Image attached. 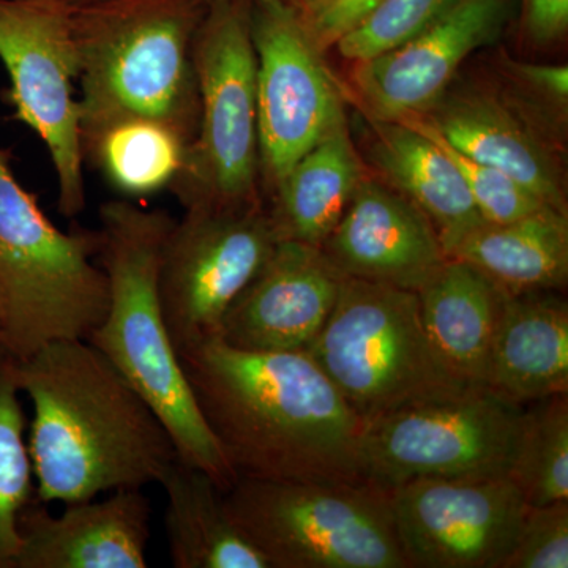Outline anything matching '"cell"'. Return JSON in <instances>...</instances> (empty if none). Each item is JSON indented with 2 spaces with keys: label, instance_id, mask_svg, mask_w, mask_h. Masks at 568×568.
<instances>
[{
  "label": "cell",
  "instance_id": "277c9868",
  "mask_svg": "<svg viewBox=\"0 0 568 568\" xmlns=\"http://www.w3.org/2000/svg\"><path fill=\"white\" fill-rule=\"evenodd\" d=\"M211 0H108L71 13L80 63L81 151L129 119L192 144L200 126L194 40Z\"/></svg>",
  "mask_w": 568,
  "mask_h": 568
},
{
  "label": "cell",
  "instance_id": "e0dca14e",
  "mask_svg": "<svg viewBox=\"0 0 568 568\" xmlns=\"http://www.w3.org/2000/svg\"><path fill=\"white\" fill-rule=\"evenodd\" d=\"M151 515L142 489L67 504L61 515L36 496L18 523L14 568H145Z\"/></svg>",
  "mask_w": 568,
  "mask_h": 568
},
{
  "label": "cell",
  "instance_id": "836d02e7",
  "mask_svg": "<svg viewBox=\"0 0 568 568\" xmlns=\"http://www.w3.org/2000/svg\"><path fill=\"white\" fill-rule=\"evenodd\" d=\"M48 2L59 3V6L77 11L91 9V7L100 6V3L108 2V0H48Z\"/></svg>",
  "mask_w": 568,
  "mask_h": 568
},
{
  "label": "cell",
  "instance_id": "7402d4cb",
  "mask_svg": "<svg viewBox=\"0 0 568 568\" xmlns=\"http://www.w3.org/2000/svg\"><path fill=\"white\" fill-rule=\"evenodd\" d=\"M364 178L347 122L342 123L304 153L268 194L265 209L278 241L323 245Z\"/></svg>",
  "mask_w": 568,
  "mask_h": 568
},
{
  "label": "cell",
  "instance_id": "9a60e30c",
  "mask_svg": "<svg viewBox=\"0 0 568 568\" xmlns=\"http://www.w3.org/2000/svg\"><path fill=\"white\" fill-rule=\"evenodd\" d=\"M345 278L321 246L278 241L227 308L216 338L254 353L306 351L327 323Z\"/></svg>",
  "mask_w": 568,
  "mask_h": 568
},
{
  "label": "cell",
  "instance_id": "30bf717a",
  "mask_svg": "<svg viewBox=\"0 0 568 568\" xmlns=\"http://www.w3.org/2000/svg\"><path fill=\"white\" fill-rule=\"evenodd\" d=\"M73 10L48 0H0V61L10 78L3 100L47 144L58 179V207L74 219L85 207L80 74L71 29Z\"/></svg>",
  "mask_w": 568,
  "mask_h": 568
},
{
  "label": "cell",
  "instance_id": "7a4b0ae2",
  "mask_svg": "<svg viewBox=\"0 0 568 568\" xmlns=\"http://www.w3.org/2000/svg\"><path fill=\"white\" fill-rule=\"evenodd\" d=\"M18 383L32 403L28 447L41 503L160 484L179 458L155 410L88 339H58L18 361Z\"/></svg>",
  "mask_w": 568,
  "mask_h": 568
},
{
  "label": "cell",
  "instance_id": "d6a6232c",
  "mask_svg": "<svg viewBox=\"0 0 568 568\" xmlns=\"http://www.w3.org/2000/svg\"><path fill=\"white\" fill-rule=\"evenodd\" d=\"M508 70L521 81L538 99L555 104L558 110H567L568 69L567 65H541V63L507 61Z\"/></svg>",
  "mask_w": 568,
  "mask_h": 568
},
{
  "label": "cell",
  "instance_id": "cb8c5ba5",
  "mask_svg": "<svg viewBox=\"0 0 568 568\" xmlns=\"http://www.w3.org/2000/svg\"><path fill=\"white\" fill-rule=\"evenodd\" d=\"M164 534L175 568H271L223 506V491L200 467L175 459L160 481Z\"/></svg>",
  "mask_w": 568,
  "mask_h": 568
},
{
  "label": "cell",
  "instance_id": "e575fe53",
  "mask_svg": "<svg viewBox=\"0 0 568 568\" xmlns=\"http://www.w3.org/2000/svg\"><path fill=\"white\" fill-rule=\"evenodd\" d=\"M2 321H3L2 297H0V335H2Z\"/></svg>",
  "mask_w": 568,
  "mask_h": 568
},
{
  "label": "cell",
  "instance_id": "2e32d148",
  "mask_svg": "<svg viewBox=\"0 0 568 568\" xmlns=\"http://www.w3.org/2000/svg\"><path fill=\"white\" fill-rule=\"evenodd\" d=\"M321 248L346 276L416 293L447 261L428 216L366 175Z\"/></svg>",
  "mask_w": 568,
  "mask_h": 568
},
{
  "label": "cell",
  "instance_id": "484cf974",
  "mask_svg": "<svg viewBox=\"0 0 568 568\" xmlns=\"http://www.w3.org/2000/svg\"><path fill=\"white\" fill-rule=\"evenodd\" d=\"M521 420L507 477L528 506L568 499V394L530 403Z\"/></svg>",
  "mask_w": 568,
  "mask_h": 568
},
{
  "label": "cell",
  "instance_id": "5b68a950",
  "mask_svg": "<svg viewBox=\"0 0 568 568\" xmlns=\"http://www.w3.org/2000/svg\"><path fill=\"white\" fill-rule=\"evenodd\" d=\"M99 230L63 233L0 149V345L18 361L58 339H88L110 304Z\"/></svg>",
  "mask_w": 568,
  "mask_h": 568
},
{
  "label": "cell",
  "instance_id": "4fadbf2b",
  "mask_svg": "<svg viewBox=\"0 0 568 568\" xmlns=\"http://www.w3.org/2000/svg\"><path fill=\"white\" fill-rule=\"evenodd\" d=\"M388 489L409 568H500L528 504L506 474L416 478Z\"/></svg>",
  "mask_w": 568,
  "mask_h": 568
},
{
  "label": "cell",
  "instance_id": "4316f807",
  "mask_svg": "<svg viewBox=\"0 0 568 568\" xmlns=\"http://www.w3.org/2000/svg\"><path fill=\"white\" fill-rule=\"evenodd\" d=\"M18 383V358L0 345V568H14L21 511L36 497V477Z\"/></svg>",
  "mask_w": 568,
  "mask_h": 568
},
{
  "label": "cell",
  "instance_id": "d4e9b609",
  "mask_svg": "<svg viewBox=\"0 0 568 568\" xmlns=\"http://www.w3.org/2000/svg\"><path fill=\"white\" fill-rule=\"evenodd\" d=\"M190 142L164 123L129 119L112 123L82 149L84 163L102 173L115 192L145 197L170 190Z\"/></svg>",
  "mask_w": 568,
  "mask_h": 568
},
{
  "label": "cell",
  "instance_id": "4dcf8cb0",
  "mask_svg": "<svg viewBox=\"0 0 568 568\" xmlns=\"http://www.w3.org/2000/svg\"><path fill=\"white\" fill-rule=\"evenodd\" d=\"M386 0H297L298 18L313 43L325 52L354 31Z\"/></svg>",
  "mask_w": 568,
  "mask_h": 568
},
{
  "label": "cell",
  "instance_id": "d590c367",
  "mask_svg": "<svg viewBox=\"0 0 568 568\" xmlns=\"http://www.w3.org/2000/svg\"><path fill=\"white\" fill-rule=\"evenodd\" d=\"M252 2H256V0H252ZM282 2L295 3L297 0H282Z\"/></svg>",
  "mask_w": 568,
  "mask_h": 568
},
{
  "label": "cell",
  "instance_id": "9c48e42d",
  "mask_svg": "<svg viewBox=\"0 0 568 568\" xmlns=\"http://www.w3.org/2000/svg\"><path fill=\"white\" fill-rule=\"evenodd\" d=\"M523 409L485 386L392 410L366 422V480L383 488L416 478L506 474Z\"/></svg>",
  "mask_w": 568,
  "mask_h": 568
},
{
  "label": "cell",
  "instance_id": "ac0fdd59",
  "mask_svg": "<svg viewBox=\"0 0 568 568\" xmlns=\"http://www.w3.org/2000/svg\"><path fill=\"white\" fill-rule=\"evenodd\" d=\"M458 152L497 168L545 204L567 213L566 192L555 156L507 104L487 93L444 97L422 115Z\"/></svg>",
  "mask_w": 568,
  "mask_h": 568
},
{
  "label": "cell",
  "instance_id": "7c38bea8",
  "mask_svg": "<svg viewBox=\"0 0 568 568\" xmlns=\"http://www.w3.org/2000/svg\"><path fill=\"white\" fill-rule=\"evenodd\" d=\"M252 37L261 189L268 196L304 153L347 121L338 82L306 33L295 3L252 2Z\"/></svg>",
  "mask_w": 568,
  "mask_h": 568
},
{
  "label": "cell",
  "instance_id": "5bb4252c",
  "mask_svg": "<svg viewBox=\"0 0 568 568\" xmlns=\"http://www.w3.org/2000/svg\"><path fill=\"white\" fill-rule=\"evenodd\" d=\"M510 0H462L413 39L355 63L353 88L369 121L405 122L433 110L462 63L499 39Z\"/></svg>",
  "mask_w": 568,
  "mask_h": 568
},
{
  "label": "cell",
  "instance_id": "83f0119b",
  "mask_svg": "<svg viewBox=\"0 0 568 568\" xmlns=\"http://www.w3.org/2000/svg\"><path fill=\"white\" fill-rule=\"evenodd\" d=\"M459 2L462 0H386L335 48L346 61L364 62L413 39Z\"/></svg>",
  "mask_w": 568,
  "mask_h": 568
},
{
  "label": "cell",
  "instance_id": "ffe728a7",
  "mask_svg": "<svg viewBox=\"0 0 568 568\" xmlns=\"http://www.w3.org/2000/svg\"><path fill=\"white\" fill-rule=\"evenodd\" d=\"M369 162L387 185L428 216L447 256L463 235L484 223L457 164L410 123L369 121Z\"/></svg>",
  "mask_w": 568,
  "mask_h": 568
},
{
  "label": "cell",
  "instance_id": "6da1fadb",
  "mask_svg": "<svg viewBox=\"0 0 568 568\" xmlns=\"http://www.w3.org/2000/svg\"><path fill=\"white\" fill-rule=\"evenodd\" d=\"M179 361L239 478L364 481V420L306 351L254 353L220 338Z\"/></svg>",
  "mask_w": 568,
  "mask_h": 568
},
{
  "label": "cell",
  "instance_id": "8fae6325",
  "mask_svg": "<svg viewBox=\"0 0 568 568\" xmlns=\"http://www.w3.org/2000/svg\"><path fill=\"white\" fill-rule=\"evenodd\" d=\"M278 242L264 203L190 209L164 242L159 291L178 355L219 336L227 308Z\"/></svg>",
  "mask_w": 568,
  "mask_h": 568
},
{
  "label": "cell",
  "instance_id": "44dd1931",
  "mask_svg": "<svg viewBox=\"0 0 568 568\" xmlns=\"http://www.w3.org/2000/svg\"><path fill=\"white\" fill-rule=\"evenodd\" d=\"M417 295L426 334L444 364L469 386H485L506 291L473 265L447 257Z\"/></svg>",
  "mask_w": 568,
  "mask_h": 568
},
{
  "label": "cell",
  "instance_id": "1f68e13d",
  "mask_svg": "<svg viewBox=\"0 0 568 568\" xmlns=\"http://www.w3.org/2000/svg\"><path fill=\"white\" fill-rule=\"evenodd\" d=\"M521 28L530 43L548 48L568 31V0H519Z\"/></svg>",
  "mask_w": 568,
  "mask_h": 568
},
{
  "label": "cell",
  "instance_id": "f1b7e54d",
  "mask_svg": "<svg viewBox=\"0 0 568 568\" xmlns=\"http://www.w3.org/2000/svg\"><path fill=\"white\" fill-rule=\"evenodd\" d=\"M405 122L410 123V125L424 132L426 136L432 138L454 160L459 173L465 179L478 215L481 216L484 222L510 223L515 220L525 219V216L536 213L540 209L548 207V204H545L540 197L504 171L488 166V164L478 163L476 160L466 156L465 153L452 148L429 123L422 121V119H409Z\"/></svg>",
  "mask_w": 568,
  "mask_h": 568
},
{
  "label": "cell",
  "instance_id": "ba28073f",
  "mask_svg": "<svg viewBox=\"0 0 568 568\" xmlns=\"http://www.w3.org/2000/svg\"><path fill=\"white\" fill-rule=\"evenodd\" d=\"M193 54L200 126L170 192L183 211L264 203L252 0H211Z\"/></svg>",
  "mask_w": 568,
  "mask_h": 568
},
{
  "label": "cell",
  "instance_id": "f546056e",
  "mask_svg": "<svg viewBox=\"0 0 568 568\" xmlns=\"http://www.w3.org/2000/svg\"><path fill=\"white\" fill-rule=\"evenodd\" d=\"M568 567V499L528 506L500 568Z\"/></svg>",
  "mask_w": 568,
  "mask_h": 568
},
{
  "label": "cell",
  "instance_id": "52a82bcc",
  "mask_svg": "<svg viewBox=\"0 0 568 568\" xmlns=\"http://www.w3.org/2000/svg\"><path fill=\"white\" fill-rule=\"evenodd\" d=\"M223 506L271 568H409L388 489L373 481L241 477Z\"/></svg>",
  "mask_w": 568,
  "mask_h": 568
},
{
  "label": "cell",
  "instance_id": "3957f363",
  "mask_svg": "<svg viewBox=\"0 0 568 568\" xmlns=\"http://www.w3.org/2000/svg\"><path fill=\"white\" fill-rule=\"evenodd\" d=\"M175 219L129 201L100 207L97 263L110 284V304L88 342L151 405L173 437L179 459L200 467L227 491L239 480L196 405L160 304L164 242Z\"/></svg>",
  "mask_w": 568,
  "mask_h": 568
},
{
  "label": "cell",
  "instance_id": "8992f818",
  "mask_svg": "<svg viewBox=\"0 0 568 568\" xmlns=\"http://www.w3.org/2000/svg\"><path fill=\"white\" fill-rule=\"evenodd\" d=\"M306 353L364 424L470 387L433 346L416 291L353 276Z\"/></svg>",
  "mask_w": 568,
  "mask_h": 568
},
{
  "label": "cell",
  "instance_id": "603a6c76",
  "mask_svg": "<svg viewBox=\"0 0 568 568\" xmlns=\"http://www.w3.org/2000/svg\"><path fill=\"white\" fill-rule=\"evenodd\" d=\"M508 295L560 291L568 280V216L555 207L510 223L484 222L448 250Z\"/></svg>",
  "mask_w": 568,
  "mask_h": 568
},
{
  "label": "cell",
  "instance_id": "d6986e66",
  "mask_svg": "<svg viewBox=\"0 0 568 568\" xmlns=\"http://www.w3.org/2000/svg\"><path fill=\"white\" fill-rule=\"evenodd\" d=\"M488 388L519 406L568 394V305L555 291L507 295Z\"/></svg>",
  "mask_w": 568,
  "mask_h": 568
}]
</instances>
